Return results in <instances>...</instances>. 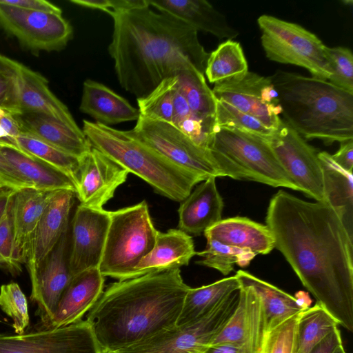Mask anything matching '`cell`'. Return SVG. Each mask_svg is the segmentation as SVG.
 <instances>
[{"label": "cell", "mask_w": 353, "mask_h": 353, "mask_svg": "<svg viewBox=\"0 0 353 353\" xmlns=\"http://www.w3.org/2000/svg\"><path fill=\"white\" fill-rule=\"evenodd\" d=\"M21 132L15 115L0 108V145L17 146L15 139Z\"/></svg>", "instance_id": "47"}, {"label": "cell", "mask_w": 353, "mask_h": 353, "mask_svg": "<svg viewBox=\"0 0 353 353\" xmlns=\"http://www.w3.org/2000/svg\"><path fill=\"white\" fill-rule=\"evenodd\" d=\"M240 284L237 307L210 346L230 344L246 353H260L267 334L263 303L252 287Z\"/></svg>", "instance_id": "17"}, {"label": "cell", "mask_w": 353, "mask_h": 353, "mask_svg": "<svg viewBox=\"0 0 353 353\" xmlns=\"http://www.w3.org/2000/svg\"><path fill=\"white\" fill-rule=\"evenodd\" d=\"M0 28L32 52L61 50L73 34L72 27L62 13L26 10L1 0Z\"/></svg>", "instance_id": "11"}, {"label": "cell", "mask_w": 353, "mask_h": 353, "mask_svg": "<svg viewBox=\"0 0 353 353\" xmlns=\"http://www.w3.org/2000/svg\"><path fill=\"white\" fill-rule=\"evenodd\" d=\"M331 75L327 80L333 85L353 93V54L345 47H325Z\"/></svg>", "instance_id": "42"}, {"label": "cell", "mask_w": 353, "mask_h": 353, "mask_svg": "<svg viewBox=\"0 0 353 353\" xmlns=\"http://www.w3.org/2000/svg\"><path fill=\"white\" fill-rule=\"evenodd\" d=\"M0 307L13 320L16 334H23L30 324L27 299L18 283L10 282L0 287Z\"/></svg>", "instance_id": "40"}, {"label": "cell", "mask_w": 353, "mask_h": 353, "mask_svg": "<svg viewBox=\"0 0 353 353\" xmlns=\"http://www.w3.org/2000/svg\"><path fill=\"white\" fill-rule=\"evenodd\" d=\"M13 246L14 236L10 203L6 214L0 223V268L13 276H17L21 272L22 268L14 261Z\"/></svg>", "instance_id": "44"}, {"label": "cell", "mask_w": 353, "mask_h": 353, "mask_svg": "<svg viewBox=\"0 0 353 353\" xmlns=\"http://www.w3.org/2000/svg\"><path fill=\"white\" fill-rule=\"evenodd\" d=\"M176 77L179 89L192 112L203 120L215 123L216 99L208 85L204 74L190 66Z\"/></svg>", "instance_id": "34"}, {"label": "cell", "mask_w": 353, "mask_h": 353, "mask_svg": "<svg viewBox=\"0 0 353 353\" xmlns=\"http://www.w3.org/2000/svg\"><path fill=\"white\" fill-rule=\"evenodd\" d=\"M318 157L323 168L325 201L336 212L353 237L352 172L339 167L326 152H318Z\"/></svg>", "instance_id": "30"}, {"label": "cell", "mask_w": 353, "mask_h": 353, "mask_svg": "<svg viewBox=\"0 0 353 353\" xmlns=\"http://www.w3.org/2000/svg\"><path fill=\"white\" fill-rule=\"evenodd\" d=\"M0 150L34 188L43 191L70 190L76 192L73 180L59 170L12 145H0Z\"/></svg>", "instance_id": "29"}, {"label": "cell", "mask_w": 353, "mask_h": 353, "mask_svg": "<svg viewBox=\"0 0 353 353\" xmlns=\"http://www.w3.org/2000/svg\"><path fill=\"white\" fill-rule=\"evenodd\" d=\"M110 222V211L77 206L70 232L69 266L73 276L99 268Z\"/></svg>", "instance_id": "16"}, {"label": "cell", "mask_w": 353, "mask_h": 353, "mask_svg": "<svg viewBox=\"0 0 353 353\" xmlns=\"http://www.w3.org/2000/svg\"><path fill=\"white\" fill-rule=\"evenodd\" d=\"M0 184L15 191L33 188L32 184L17 172L0 150Z\"/></svg>", "instance_id": "46"}, {"label": "cell", "mask_w": 353, "mask_h": 353, "mask_svg": "<svg viewBox=\"0 0 353 353\" xmlns=\"http://www.w3.org/2000/svg\"><path fill=\"white\" fill-rule=\"evenodd\" d=\"M294 297L296 299L297 305L302 310H307L310 307L312 300L307 292L299 291L296 293Z\"/></svg>", "instance_id": "53"}, {"label": "cell", "mask_w": 353, "mask_h": 353, "mask_svg": "<svg viewBox=\"0 0 353 353\" xmlns=\"http://www.w3.org/2000/svg\"><path fill=\"white\" fill-rule=\"evenodd\" d=\"M203 234L206 239L249 250L255 255L268 254L274 248V239L269 228L246 217L221 219Z\"/></svg>", "instance_id": "27"}, {"label": "cell", "mask_w": 353, "mask_h": 353, "mask_svg": "<svg viewBox=\"0 0 353 353\" xmlns=\"http://www.w3.org/2000/svg\"><path fill=\"white\" fill-rule=\"evenodd\" d=\"M14 115L22 132L28 133L79 159L92 148L82 130H74L50 116L40 113Z\"/></svg>", "instance_id": "24"}, {"label": "cell", "mask_w": 353, "mask_h": 353, "mask_svg": "<svg viewBox=\"0 0 353 353\" xmlns=\"http://www.w3.org/2000/svg\"><path fill=\"white\" fill-rule=\"evenodd\" d=\"M339 325L319 303L301 312L296 353H311L314 347Z\"/></svg>", "instance_id": "35"}, {"label": "cell", "mask_w": 353, "mask_h": 353, "mask_svg": "<svg viewBox=\"0 0 353 353\" xmlns=\"http://www.w3.org/2000/svg\"><path fill=\"white\" fill-rule=\"evenodd\" d=\"M235 276L240 283L252 287L260 296L264 307L267 332L303 311L293 296L279 288L244 270H238Z\"/></svg>", "instance_id": "32"}, {"label": "cell", "mask_w": 353, "mask_h": 353, "mask_svg": "<svg viewBox=\"0 0 353 353\" xmlns=\"http://www.w3.org/2000/svg\"><path fill=\"white\" fill-rule=\"evenodd\" d=\"M206 239L205 249L196 254L201 257L196 263L217 270L223 275L232 272L234 264L241 268L248 266L256 256L249 250L225 245L215 239Z\"/></svg>", "instance_id": "37"}, {"label": "cell", "mask_w": 353, "mask_h": 353, "mask_svg": "<svg viewBox=\"0 0 353 353\" xmlns=\"http://www.w3.org/2000/svg\"><path fill=\"white\" fill-rule=\"evenodd\" d=\"M248 72V65L239 42L229 39L210 53L204 73L211 83L239 79Z\"/></svg>", "instance_id": "33"}, {"label": "cell", "mask_w": 353, "mask_h": 353, "mask_svg": "<svg viewBox=\"0 0 353 353\" xmlns=\"http://www.w3.org/2000/svg\"><path fill=\"white\" fill-rule=\"evenodd\" d=\"M270 77L283 120L303 138L326 144L353 140V93L327 80L283 70Z\"/></svg>", "instance_id": "4"}, {"label": "cell", "mask_w": 353, "mask_h": 353, "mask_svg": "<svg viewBox=\"0 0 353 353\" xmlns=\"http://www.w3.org/2000/svg\"><path fill=\"white\" fill-rule=\"evenodd\" d=\"M215 179H206L181 202L178 229L198 236L221 220L224 204Z\"/></svg>", "instance_id": "22"}, {"label": "cell", "mask_w": 353, "mask_h": 353, "mask_svg": "<svg viewBox=\"0 0 353 353\" xmlns=\"http://www.w3.org/2000/svg\"><path fill=\"white\" fill-rule=\"evenodd\" d=\"M50 116L72 128L81 130L66 105L50 90L48 81L22 64L19 78V113Z\"/></svg>", "instance_id": "25"}, {"label": "cell", "mask_w": 353, "mask_h": 353, "mask_svg": "<svg viewBox=\"0 0 353 353\" xmlns=\"http://www.w3.org/2000/svg\"><path fill=\"white\" fill-rule=\"evenodd\" d=\"M149 6L159 12L170 14L195 30L228 40L239 35L225 17L205 0H148Z\"/></svg>", "instance_id": "23"}, {"label": "cell", "mask_w": 353, "mask_h": 353, "mask_svg": "<svg viewBox=\"0 0 353 353\" xmlns=\"http://www.w3.org/2000/svg\"><path fill=\"white\" fill-rule=\"evenodd\" d=\"M55 192L28 188L16 191L12 196L13 258L19 266L26 263L33 234Z\"/></svg>", "instance_id": "20"}, {"label": "cell", "mask_w": 353, "mask_h": 353, "mask_svg": "<svg viewBox=\"0 0 353 353\" xmlns=\"http://www.w3.org/2000/svg\"><path fill=\"white\" fill-rule=\"evenodd\" d=\"M15 192V190L8 188H3L0 190V223L9 209Z\"/></svg>", "instance_id": "51"}, {"label": "cell", "mask_w": 353, "mask_h": 353, "mask_svg": "<svg viewBox=\"0 0 353 353\" xmlns=\"http://www.w3.org/2000/svg\"><path fill=\"white\" fill-rule=\"evenodd\" d=\"M110 216L99 270L104 277L132 279L137 265L153 249L159 231L145 201L110 211Z\"/></svg>", "instance_id": "7"}, {"label": "cell", "mask_w": 353, "mask_h": 353, "mask_svg": "<svg viewBox=\"0 0 353 353\" xmlns=\"http://www.w3.org/2000/svg\"><path fill=\"white\" fill-rule=\"evenodd\" d=\"M203 353H246L241 347L235 345L225 344L209 346Z\"/></svg>", "instance_id": "52"}, {"label": "cell", "mask_w": 353, "mask_h": 353, "mask_svg": "<svg viewBox=\"0 0 353 353\" xmlns=\"http://www.w3.org/2000/svg\"><path fill=\"white\" fill-rule=\"evenodd\" d=\"M17 146L69 176L77 188L80 160L28 134L21 132L15 139Z\"/></svg>", "instance_id": "36"}, {"label": "cell", "mask_w": 353, "mask_h": 353, "mask_svg": "<svg viewBox=\"0 0 353 353\" xmlns=\"http://www.w3.org/2000/svg\"><path fill=\"white\" fill-rule=\"evenodd\" d=\"M0 353H103L91 326L79 320L23 334L0 333Z\"/></svg>", "instance_id": "13"}, {"label": "cell", "mask_w": 353, "mask_h": 353, "mask_svg": "<svg viewBox=\"0 0 353 353\" xmlns=\"http://www.w3.org/2000/svg\"><path fill=\"white\" fill-rule=\"evenodd\" d=\"M257 23L268 59L304 68L312 77L329 79L331 72L325 56V46L316 34L299 24L268 14L261 15Z\"/></svg>", "instance_id": "8"}, {"label": "cell", "mask_w": 353, "mask_h": 353, "mask_svg": "<svg viewBox=\"0 0 353 353\" xmlns=\"http://www.w3.org/2000/svg\"><path fill=\"white\" fill-rule=\"evenodd\" d=\"M212 90L216 99L258 119L268 128L277 130L281 125L282 108L270 77L248 71L239 79L214 84Z\"/></svg>", "instance_id": "14"}, {"label": "cell", "mask_w": 353, "mask_h": 353, "mask_svg": "<svg viewBox=\"0 0 353 353\" xmlns=\"http://www.w3.org/2000/svg\"><path fill=\"white\" fill-rule=\"evenodd\" d=\"M196 254L192 236L183 231L158 232L153 249L137 265L133 278L188 265Z\"/></svg>", "instance_id": "28"}, {"label": "cell", "mask_w": 353, "mask_h": 353, "mask_svg": "<svg viewBox=\"0 0 353 353\" xmlns=\"http://www.w3.org/2000/svg\"><path fill=\"white\" fill-rule=\"evenodd\" d=\"M333 353H347L344 349L343 345H339Z\"/></svg>", "instance_id": "54"}, {"label": "cell", "mask_w": 353, "mask_h": 353, "mask_svg": "<svg viewBox=\"0 0 353 353\" xmlns=\"http://www.w3.org/2000/svg\"><path fill=\"white\" fill-rule=\"evenodd\" d=\"M6 188V187H3V185H1L0 184V190H1L2 188Z\"/></svg>", "instance_id": "55"}, {"label": "cell", "mask_w": 353, "mask_h": 353, "mask_svg": "<svg viewBox=\"0 0 353 353\" xmlns=\"http://www.w3.org/2000/svg\"><path fill=\"white\" fill-rule=\"evenodd\" d=\"M215 127L237 130L269 139L276 130L242 112L230 103L216 99Z\"/></svg>", "instance_id": "39"}, {"label": "cell", "mask_w": 353, "mask_h": 353, "mask_svg": "<svg viewBox=\"0 0 353 353\" xmlns=\"http://www.w3.org/2000/svg\"><path fill=\"white\" fill-rule=\"evenodd\" d=\"M190 288L180 268L110 283L86 316L102 352H115L176 327Z\"/></svg>", "instance_id": "3"}, {"label": "cell", "mask_w": 353, "mask_h": 353, "mask_svg": "<svg viewBox=\"0 0 353 353\" xmlns=\"http://www.w3.org/2000/svg\"><path fill=\"white\" fill-rule=\"evenodd\" d=\"M69 229L30 279V299L37 305L36 314L42 327H48L59 299L73 277L69 266Z\"/></svg>", "instance_id": "15"}, {"label": "cell", "mask_w": 353, "mask_h": 353, "mask_svg": "<svg viewBox=\"0 0 353 353\" xmlns=\"http://www.w3.org/2000/svg\"><path fill=\"white\" fill-rule=\"evenodd\" d=\"M104 281L99 268L74 276L62 293L47 328H57L81 320L101 295Z\"/></svg>", "instance_id": "21"}, {"label": "cell", "mask_w": 353, "mask_h": 353, "mask_svg": "<svg viewBox=\"0 0 353 353\" xmlns=\"http://www.w3.org/2000/svg\"><path fill=\"white\" fill-rule=\"evenodd\" d=\"M79 160L76 196L81 205L103 209L116 190L125 182L129 172L92 146Z\"/></svg>", "instance_id": "18"}, {"label": "cell", "mask_w": 353, "mask_h": 353, "mask_svg": "<svg viewBox=\"0 0 353 353\" xmlns=\"http://www.w3.org/2000/svg\"><path fill=\"white\" fill-rule=\"evenodd\" d=\"M178 83L176 77L165 79L148 95L137 99L140 114L172 124Z\"/></svg>", "instance_id": "38"}, {"label": "cell", "mask_w": 353, "mask_h": 353, "mask_svg": "<svg viewBox=\"0 0 353 353\" xmlns=\"http://www.w3.org/2000/svg\"><path fill=\"white\" fill-rule=\"evenodd\" d=\"M81 130L93 148L174 201H183L195 185L204 181L141 142L130 130L88 120L83 121Z\"/></svg>", "instance_id": "5"}, {"label": "cell", "mask_w": 353, "mask_h": 353, "mask_svg": "<svg viewBox=\"0 0 353 353\" xmlns=\"http://www.w3.org/2000/svg\"><path fill=\"white\" fill-rule=\"evenodd\" d=\"M239 299V290L198 321L176 325L113 353H203L227 324Z\"/></svg>", "instance_id": "9"}, {"label": "cell", "mask_w": 353, "mask_h": 353, "mask_svg": "<svg viewBox=\"0 0 353 353\" xmlns=\"http://www.w3.org/2000/svg\"><path fill=\"white\" fill-rule=\"evenodd\" d=\"M79 110L90 115L96 123L107 126L137 121L141 114L139 110L125 98L91 79L83 83Z\"/></svg>", "instance_id": "26"}, {"label": "cell", "mask_w": 353, "mask_h": 353, "mask_svg": "<svg viewBox=\"0 0 353 353\" xmlns=\"http://www.w3.org/2000/svg\"><path fill=\"white\" fill-rule=\"evenodd\" d=\"M276 248L316 303L353 331V237L325 201L309 202L283 190L265 218Z\"/></svg>", "instance_id": "1"}, {"label": "cell", "mask_w": 353, "mask_h": 353, "mask_svg": "<svg viewBox=\"0 0 353 353\" xmlns=\"http://www.w3.org/2000/svg\"><path fill=\"white\" fill-rule=\"evenodd\" d=\"M70 2L81 7L101 10L110 16L150 6L148 0H71Z\"/></svg>", "instance_id": "45"}, {"label": "cell", "mask_w": 353, "mask_h": 353, "mask_svg": "<svg viewBox=\"0 0 353 353\" xmlns=\"http://www.w3.org/2000/svg\"><path fill=\"white\" fill-rule=\"evenodd\" d=\"M332 160L342 169L352 172L353 140L341 143L339 150L331 155Z\"/></svg>", "instance_id": "49"}, {"label": "cell", "mask_w": 353, "mask_h": 353, "mask_svg": "<svg viewBox=\"0 0 353 353\" xmlns=\"http://www.w3.org/2000/svg\"><path fill=\"white\" fill-rule=\"evenodd\" d=\"M268 141L299 191L316 201H325L323 168L316 150L283 119Z\"/></svg>", "instance_id": "12"}, {"label": "cell", "mask_w": 353, "mask_h": 353, "mask_svg": "<svg viewBox=\"0 0 353 353\" xmlns=\"http://www.w3.org/2000/svg\"><path fill=\"white\" fill-rule=\"evenodd\" d=\"M130 132L175 165L204 180L221 176L210 150L196 145L171 123L140 114Z\"/></svg>", "instance_id": "10"}, {"label": "cell", "mask_w": 353, "mask_h": 353, "mask_svg": "<svg viewBox=\"0 0 353 353\" xmlns=\"http://www.w3.org/2000/svg\"><path fill=\"white\" fill-rule=\"evenodd\" d=\"M22 63L0 54V108L19 113V78Z\"/></svg>", "instance_id": "41"}, {"label": "cell", "mask_w": 353, "mask_h": 353, "mask_svg": "<svg viewBox=\"0 0 353 353\" xmlns=\"http://www.w3.org/2000/svg\"><path fill=\"white\" fill-rule=\"evenodd\" d=\"M1 1L9 6L32 11L62 13L61 8L45 0H1Z\"/></svg>", "instance_id": "48"}, {"label": "cell", "mask_w": 353, "mask_h": 353, "mask_svg": "<svg viewBox=\"0 0 353 353\" xmlns=\"http://www.w3.org/2000/svg\"><path fill=\"white\" fill-rule=\"evenodd\" d=\"M301 312L290 316L267 332L260 353H296Z\"/></svg>", "instance_id": "43"}, {"label": "cell", "mask_w": 353, "mask_h": 353, "mask_svg": "<svg viewBox=\"0 0 353 353\" xmlns=\"http://www.w3.org/2000/svg\"><path fill=\"white\" fill-rule=\"evenodd\" d=\"M75 196L73 190H58L48 203L30 244L26 263L30 279L35 275L62 235L70 228L69 217Z\"/></svg>", "instance_id": "19"}, {"label": "cell", "mask_w": 353, "mask_h": 353, "mask_svg": "<svg viewBox=\"0 0 353 353\" xmlns=\"http://www.w3.org/2000/svg\"><path fill=\"white\" fill-rule=\"evenodd\" d=\"M111 17L108 52L119 84L137 99L190 66L204 74L210 53L199 42L198 32L185 22L150 6Z\"/></svg>", "instance_id": "2"}, {"label": "cell", "mask_w": 353, "mask_h": 353, "mask_svg": "<svg viewBox=\"0 0 353 353\" xmlns=\"http://www.w3.org/2000/svg\"><path fill=\"white\" fill-rule=\"evenodd\" d=\"M342 344L341 332L337 327L326 336L311 353H333Z\"/></svg>", "instance_id": "50"}, {"label": "cell", "mask_w": 353, "mask_h": 353, "mask_svg": "<svg viewBox=\"0 0 353 353\" xmlns=\"http://www.w3.org/2000/svg\"><path fill=\"white\" fill-rule=\"evenodd\" d=\"M209 150L221 176L299 191L281 167L268 139L215 127Z\"/></svg>", "instance_id": "6"}, {"label": "cell", "mask_w": 353, "mask_h": 353, "mask_svg": "<svg viewBox=\"0 0 353 353\" xmlns=\"http://www.w3.org/2000/svg\"><path fill=\"white\" fill-rule=\"evenodd\" d=\"M236 276L222 279L211 284L188 290L176 325L194 323L210 312L234 292L240 289Z\"/></svg>", "instance_id": "31"}]
</instances>
